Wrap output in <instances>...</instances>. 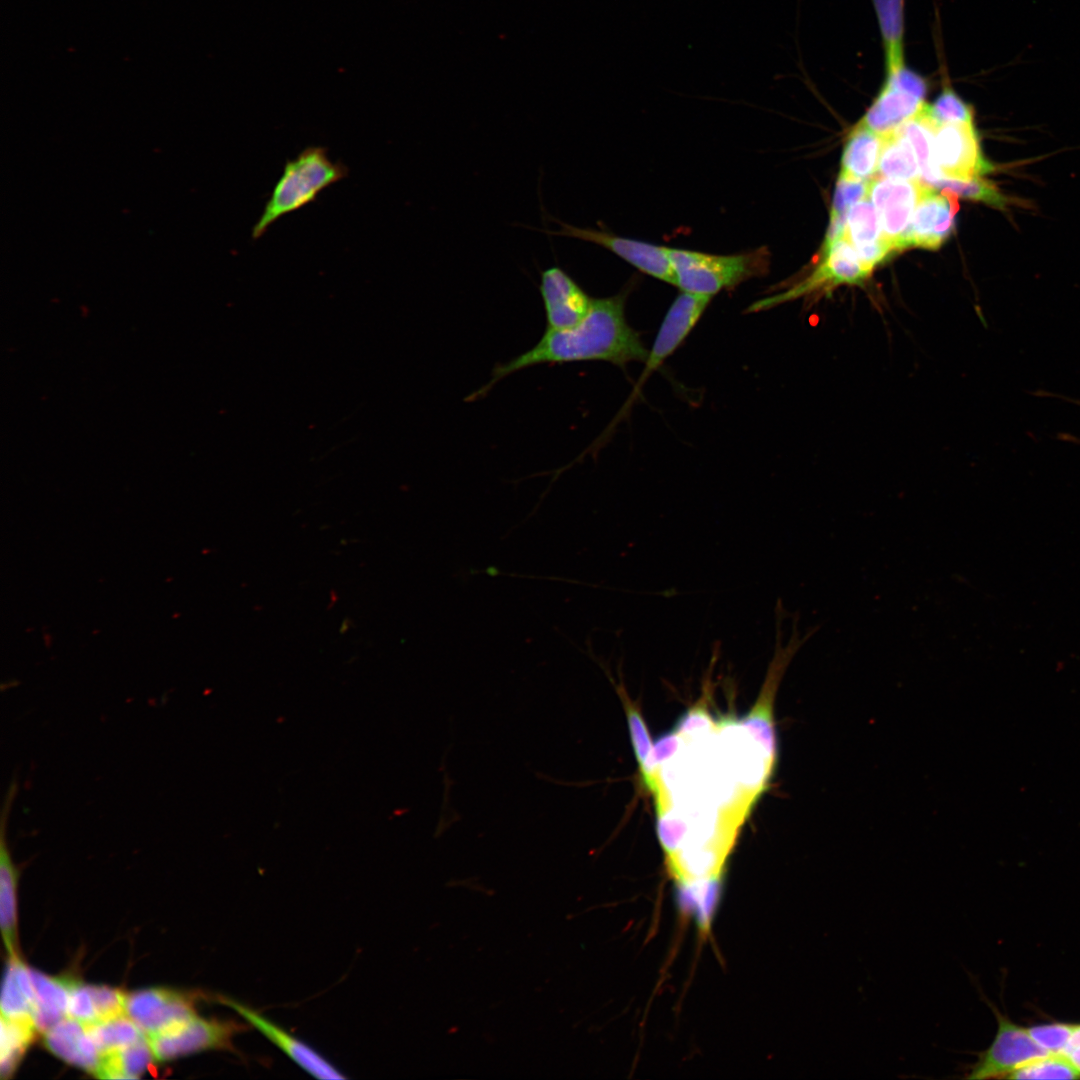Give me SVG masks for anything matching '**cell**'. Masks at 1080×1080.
Wrapping results in <instances>:
<instances>
[{
    "label": "cell",
    "mask_w": 1080,
    "mask_h": 1080,
    "mask_svg": "<svg viewBox=\"0 0 1080 1080\" xmlns=\"http://www.w3.org/2000/svg\"><path fill=\"white\" fill-rule=\"evenodd\" d=\"M711 297L682 292L668 310L647 358L643 376L657 368L684 340Z\"/></svg>",
    "instance_id": "obj_16"
},
{
    "label": "cell",
    "mask_w": 1080,
    "mask_h": 1080,
    "mask_svg": "<svg viewBox=\"0 0 1080 1080\" xmlns=\"http://www.w3.org/2000/svg\"><path fill=\"white\" fill-rule=\"evenodd\" d=\"M29 974L36 998L33 1020L37 1031L44 1034L68 1016L69 992L74 977H52L30 967Z\"/></svg>",
    "instance_id": "obj_18"
},
{
    "label": "cell",
    "mask_w": 1080,
    "mask_h": 1080,
    "mask_svg": "<svg viewBox=\"0 0 1080 1080\" xmlns=\"http://www.w3.org/2000/svg\"><path fill=\"white\" fill-rule=\"evenodd\" d=\"M196 998L190 993L152 987L127 993L126 1014L146 1036L169 1031L196 1016Z\"/></svg>",
    "instance_id": "obj_11"
},
{
    "label": "cell",
    "mask_w": 1080,
    "mask_h": 1080,
    "mask_svg": "<svg viewBox=\"0 0 1080 1080\" xmlns=\"http://www.w3.org/2000/svg\"><path fill=\"white\" fill-rule=\"evenodd\" d=\"M1065 1054L1072 1061V1063L1076 1066V1068L1080 1071V1046L1069 1047L1065 1051Z\"/></svg>",
    "instance_id": "obj_38"
},
{
    "label": "cell",
    "mask_w": 1080,
    "mask_h": 1080,
    "mask_svg": "<svg viewBox=\"0 0 1080 1080\" xmlns=\"http://www.w3.org/2000/svg\"><path fill=\"white\" fill-rule=\"evenodd\" d=\"M933 159L942 177L970 180L994 170L985 158L974 123H939L933 129Z\"/></svg>",
    "instance_id": "obj_7"
},
{
    "label": "cell",
    "mask_w": 1080,
    "mask_h": 1080,
    "mask_svg": "<svg viewBox=\"0 0 1080 1080\" xmlns=\"http://www.w3.org/2000/svg\"><path fill=\"white\" fill-rule=\"evenodd\" d=\"M929 81L907 65L885 73L881 88L860 120L883 136L896 130L925 104Z\"/></svg>",
    "instance_id": "obj_5"
},
{
    "label": "cell",
    "mask_w": 1080,
    "mask_h": 1080,
    "mask_svg": "<svg viewBox=\"0 0 1080 1080\" xmlns=\"http://www.w3.org/2000/svg\"><path fill=\"white\" fill-rule=\"evenodd\" d=\"M1073 1046H1080V1025H1075L1074 1026V1030H1073V1033H1072L1068 1048L1073 1047Z\"/></svg>",
    "instance_id": "obj_39"
},
{
    "label": "cell",
    "mask_w": 1080,
    "mask_h": 1080,
    "mask_svg": "<svg viewBox=\"0 0 1080 1080\" xmlns=\"http://www.w3.org/2000/svg\"><path fill=\"white\" fill-rule=\"evenodd\" d=\"M86 1027L101 1056L129 1046L145 1036L127 1014L97 1021Z\"/></svg>",
    "instance_id": "obj_25"
},
{
    "label": "cell",
    "mask_w": 1080,
    "mask_h": 1080,
    "mask_svg": "<svg viewBox=\"0 0 1080 1080\" xmlns=\"http://www.w3.org/2000/svg\"><path fill=\"white\" fill-rule=\"evenodd\" d=\"M155 1059L147 1036L122 1049L101 1056L96 1077L135 1079L144 1074Z\"/></svg>",
    "instance_id": "obj_21"
},
{
    "label": "cell",
    "mask_w": 1080,
    "mask_h": 1080,
    "mask_svg": "<svg viewBox=\"0 0 1080 1080\" xmlns=\"http://www.w3.org/2000/svg\"><path fill=\"white\" fill-rule=\"evenodd\" d=\"M883 146L875 177L920 180L916 154L910 141L898 130L882 136Z\"/></svg>",
    "instance_id": "obj_22"
},
{
    "label": "cell",
    "mask_w": 1080,
    "mask_h": 1080,
    "mask_svg": "<svg viewBox=\"0 0 1080 1080\" xmlns=\"http://www.w3.org/2000/svg\"><path fill=\"white\" fill-rule=\"evenodd\" d=\"M883 48L885 73L899 69L905 59L906 0H871Z\"/></svg>",
    "instance_id": "obj_20"
},
{
    "label": "cell",
    "mask_w": 1080,
    "mask_h": 1080,
    "mask_svg": "<svg viewBox=\"0 0 1080 1080\" xmlns=\"http://www.w3.org/2000/svg\"><path fill=\"white\" fill-rule=\"evenodd\" d=\"M994 1011L997 1033L991 1045L967 1069L968 1079L1007 1077L1015 1069L1051 1054L1034 1041L1027 1029L1013 1023L995 1007Z\"/></svg>",
    "instance_id": "obj_8"
},
{
    "label": "cell",
    "mask_w": 1080,
    "mask_h": 1080,
    "mask_svg": "<svg viewBox=\"0 0 1080 1080\" xmlns=\"http://www.w3.org/2000/svg\"><path fill=\"white\" fill-rule=\"evenodd\" d=\"M784 610L782 602L777 601L775 607L776 635L774 655L769 663L757 702L749 713L739 720L764 750L767 758L774 764L777 763L778 757V743L773 716L776 691L795 654L820 628V626H813L802 635L798 629L799 616L796 615L790 638L786 644H783L781 624Z\"/></svg>",
    "instance_id": "obj_4"
},
{
    "label": "cell",
    "mask_w": 1080,
    "mask_h": 1080,
    "mask_svg": "<svg viewBox=\"0 0 1080 1080\" xmlns=\"http://www.w3.org/2000/svg\"><path fill=\"white\" fill-rule=\"evenodd\" d=\"M558 230H541L546 234L575 238L601 246L624 259L640 271L675 285L676 279L667 247L621 237L610 232L589 227H577L556 220Z\"/></svg>",
    "instance_id": "obj_10"
},
{
    "label": "cell",
    "mask_w": 1080,
    "mask_h": 1080,
    "mask_svg": "<svg viewBox=\"0 0 1080 1080\" xmlns=\"http://www.w3.org/2000/svg\"><path fill=\"white\" fill-rule=\"evenodd\" d=\"M721 878L695 881L677 885L679 903L683 912L693 914L699 930L709 932L718 905Z\"/></svg>",
    "instance_id": "obj_23"
},
{
    "label": "cell",
    "mask_w": 1080,
    "mask_h": 1080,
    "mask_svg": "<svg viewBox=\"0 0 1080 1080\" xmlns=\"http://www.w3.org/2000/svg\"><path fill=\"white\" fill-rule=\"evenodd\" d=\"M713 729L714 721L708 711L694 707L680 717L674 731L683 737L696 738L711 733Z\"/></svg>",
    "instance_id": "obj_37"
},
{
    "label": "cell",
    "mask_w": 1080,
    "mask_h": 1080,
    "mask_svg": "<svg viewBox=\"0 0 1080 1080\" xmlns=\"http://www.w3.org/2000/svg\"><path fill=\"white\" fill-rule=\"evenodd\" d=\"M942 88L929 109L939 123H974V108L965 102L948 81L947 71L942 65Z\"/></svg>",
    "instance_id": "obj_29"
},
{
    "label": "cell",
    "mask_w": 1080,
    "mask_h": 1080,
    "mask_svg": "<svg viewBox=\"0 0 1080 1080\" xmlns=\"http://www.w3.org/2000/svg\"><path fill=\"white\" fill-rule=\"evenodd\" d=\"M217 1001L233 1009L252 1028L258 1030L266 1039L312 1076L320 1079L346 1078L340 1070L311 1046L252 1007L226 996H218Z\"/></svg>",
    "instance_id": "obj_12"
},
{
    "label": "cell",
    "mask_w": 1080,
    "mask_h": 1080,
    "mask_svg": "<svg viewBox=\"0 0 1080 1080\" xmlns=\"http://www.w3.org/2000/svg\"><path fill=\"white\" fill-rule=\"evenodd\" d=\"M882 146V136L859 121L846 139L839 175L852 180L874 178Z\"/></svg>",
    "instance_id": "obj_19"
},
{
    "label": "cell",
    "mask_w": 1080,
    "mask_h": 1080,
    "mask_svg": "<svg viewBox=\"0 0 1080 1080\" xmlns=\"http://www.w3.org/2000/svg\"><path fill=\"white\" fill-rule=\"evenodd\" d=\"M36 1032L32 1021L1 1016L0 1074L3 1080L13 1076Z\"/></svg>",
    "instance_id": "obj_24"
},
{
    "label": "cell",
    "mask_w": 1080,
    "mask_h": 1080,
    "mask_svg": "<svg viewBox=\"0 0 1080 1080\" xmlns=\"http://www.w3.org/2000/svg\"><path fill=\"white\" fill-rule=\"evenodd\" d=\"M251 1029L246 1021L206 1019L196 1015L169 1031L147 1036V1039L155 1060L165 1062L207 1050L235 1052L234 1038Z\"/></svg>",
    "instance_id": "obj_6"
},
{
    "label": "cell",
    "mask_w": 1080,
    "mask_h": 1080,
    "mask_svg": "<svg viewBox=\"0 0 1080 1080\" xmlns=\"http://www.w3.org/2000/svg\"><path fill=\"white\" fill-rule=\"evenodd\" d=\"M18 791L14 780L10 784L1 812L0 837V920L3 941L9 957L17 956V883L18 870L12 861L6 839L9 814Z\"/></svg>",
    "instance_id": "obj_15"
},
{
    "label": "cell",
    "mask_w": 1080,
    "mask_h": 1080,
    "mask_svg": "<svg viewBox=\"0 0 1080 1080\" xmlns=\"http://www.w3.org/2000/svg\"><path fill=\"white\" fill-rule=\"evenodd\" d=\"M869 185L870 180H852L839 175L830 215H847L853 204L869 196Z\"/></svg>",
    "instance_id": "obj_33"
},
{
    "label": "cell",
    "mask_w": 1080,
    "mask_h": 1080,
    "mask_svg": "<svg viewBox=\"0 0 1080 1080\" xmlns=\"http://www.w3.org/2000/svg\"><path fill=\"white\" fill-rule=\"evenodd\" d=\"M1 1016L12 1020L32 1021V1008L16 979L15 958L7 961L1 993Z\"/></svg>",
    "instance_id": "obj_30"
},
{
    "label": "cell",
    "mask_w": 1080,
    "mask_h": 1080,
    "mask_svg": "<svg viewBox=\"0 0 1080 1080\" xmlns=\"http://www.w3.org/2000/svg\"><path fill=\"white\" fill-rule=\"evenodd\" d=\"M43 1044L69 1065L96 1074L101 1055L85 1024L66 1017L44 1033Z\"/></svg>",
    "instance_id": "obj_17"
},
{
    "label": "cell",
    "mask_w": 1080,
    "mask_h": 1080,
    "mask_svg": "<svg viewBox=\"0 0 1080 1080\" xmlns=\"http://www.w3.org/2000/svg\"><path fill=\"white\" fill-rule=\"evenodd\" d=\"M98 1015V1021L117 1017L125 1012L127 993L107 985L87 984Z\"/></svg>",
    "instance_id": "obj_34"
},
{
    "label": "cell",
    "mask_w": 1080,
    "mask_h": 1080,
    "mask_svg": "<svg viewBox=\"0 0 1080 1080\" xmlns=\"http://www.w3.org/2000/svg\"><path fill=\"white\" fill-rule=\"evenodd\" d=\"M925 183L874 177L869 198L878 215L881 238L895 254L908 248L907 236L913 212Z\"/></svg>",
    "instance_id": "obj_9"
},
{
    "label": "cell",
    "mask_w": 1080,
    "mask_h": 1080,
    "mask_svg": "<svg viewBox=\"0 0 1080 1080\" xmlns=\"http://www.w3.org/2000/svg\"><path fill=\"white\" fill-rule=\"evenodd\" d=\"M614 686L625 709L632 746L641 769L653 748L651 737L642 715L629 699L625 687L622 684Z\"/></svg>",
    "instance_id": "obj_32"
},
{
    "label": "cell",
    "mask_w": 1080,
    "mask_h": 1080,
    "mask_svg": "<svg viewBox=\"0 0 1080 1080\" xmlns=\"http://www.w3.org/2000/svg\"><path fill=\"white\" fill-rule=\"evenodd\" d=\"M845 235L855 250L883 241L878 215L869 196L849 208L846 216Z\"/></svg>",
    "instance_id": "obj_27"
},
{
    "label": "cell",
    "mask_w": 1080,
    "mask_h": 1080,
    "mask_svg": "<svg viewBox=\"0 0 1080 1080\" xmlns=\"http://www.w3.org/2000/svg\"><path fill=\"white\" fill-rule=\"evenodd\" d=\"M1072 1024H1049L1031 1027L1028 1030L1034 1041L1051 1054L1064 1053L1069 1046L1074 1030Z\"/></svg>",
    "instance_id": "obj_35"
},
{
    "label": "cell",
    "mask_w": 1080,
    "mask_h": 1080,
    "mask_svg": "<svg viewBox=\"0 0 1080 1080\" xmlns=\"http://www.w3.org/2000/svg\"><path fill=\"white\" fill-rule=\"evenodd\" d=\"M957 200L955 194L946 190L938 193L925 183L910 222L908 247L940 248L953 231Z\"/></svg>",
    "instance_id": "obj_13"
},
{
    "label": "cell",
    "mask_w": 1080,
    "mask_h": 1080,
    "mask_svg": "<svg viewBox=\"0 0 1080 1080\" xmlns=\"http://www.w3.org/2000/svg\"><path fill=\"white\" fill-rule=\"evenodd\" d=\"M690 823L676 808L671 806L657 811V835L665 856L678 851L686 842Z\"/></svg>",
    "instance_id": "obj_31"
},
{
    "label": "cell",
    "mask_w": 1080,
    "mask_h": 1080,
    "mask_svg": "<svg viewBox=\"0 0 1080 1080\" xmlns=\"http://www.w3.org/2000/svg\"><path fill=\"white\" fill-rule=\"evenodd\" d=\"M539 292L546 316L547 329H566L578 324L588 313L592 298L559 266H551L540 274Z\"/></svg>",
    "instance_id": "obj_14"
},
{
    "label": "cell",
    "mask_w": 1080,
    "mask_h": 1080,
    "mask_svg": "<svg viewBox=\"0 0 1080 1080\" xmlns=\"http://www.w3.org/2000/svg\"><path fill=\"white\" fill-rule=\"evenodd\" d=\"M67 1013L68 1017L76 1019L85 1025L98 1021V1015L88 986L77 978L73 979L70 987Z\"/></svg>",
    "instance_id": "obj_36"
},
{
    "label": "cell",
    "mask_w": 1080,
    "mask_h": 1080,
    "mask_svg": "<svg viewBox=\"0 0 1080 1080\" xmlns=\"http://www.w3.org/2000/svg\"><path fill=\"white\" fill-rule=\"evenodd\" d=\"M929 186L949 191L963 199L982 202L1002 211L1007 210L1012 203L1009 196L982 176L970 180L940 178L931 182Z\"/></svg>",
    "instance_id": "obj_26"
},
{
    "label": "cell",
    "mask_w": 1080,
    "mask_h": 1080,
    "mask_svg": "<svg viewBox=\"0 0 1080 1080\" xmlns=\"http://www.w3.org/2000/svg\"><path fill=\"white\" fill-rule=\"evenodd\" d=\"M676 286L682 292L712 296L766 272L768 253L758 248L736 255H713L669 248Z\"/></svg>",
    "instance_id": "obj_3"
},
{
    "label": "cell",
    "mask_w": 1080,
    "mask_h": 1080,
    "mask_svg": "<svg viewBox=\"0 0 1080 1080\" xmlns=\"http://www.w3.org/2000/svg\"><path fill=\"white\" fill-rule=\"evenodd\" d=\"M347 175L348 168L340 161H332L326 148L307 147L285 163L263 212L252 228V238H260L278 219L315 201L321 191Z\"/></svg>",
    "instance_id": "obj_2"
},
{
    "label": "cell",
    "mask_w": 1080,
    "mask_h": 1080,
    "mask_svg": "<svg viewBox=\"0 0 1080 1080\" xmlns=\"http://www.w3.org/2000/svg\"><path fill=\"white\" fill-rule=\"evenodd\" d=\"M624 302L623 294L593 299L587 315L578 324L566 329H546L533 347L497 364L490 380L467 400L481 398L500 380L535 365L594 360L624 365L647 360L649 354L639 335L626 322Z\"/></svg>",
    "instance_id": "obj_1"
},
{
    "label": "cell",
    "mask_w": 1080,
    "mask_h": 1080,
    "mask_svg": "<svg viewBox=\"0 0 1080 1080\" xmlns=\"http://www.w3.org/2000/svg\"><path fill=\"white\" fill-rule=\"evenodd\" d=\"M1080 1071L1064 1053L1050 1054L1031 1061L1014 1071L1010 1079H1076Z\"/></svg>",
    "instance_id": "obj_28"
}]
</instances>
